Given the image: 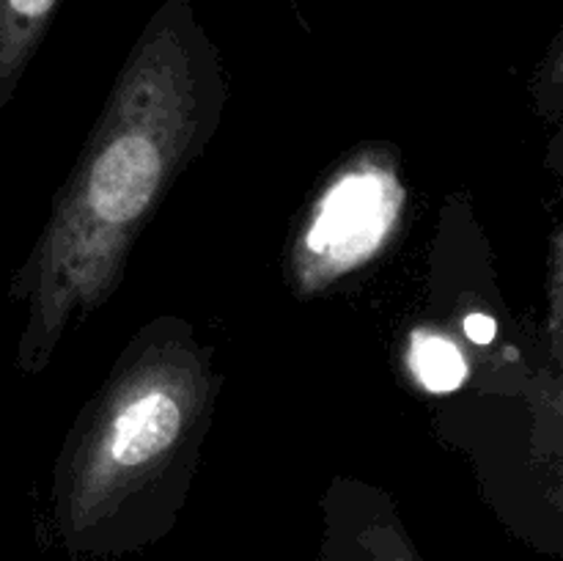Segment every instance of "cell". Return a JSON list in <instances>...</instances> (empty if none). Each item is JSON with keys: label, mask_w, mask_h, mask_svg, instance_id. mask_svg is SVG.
<instances>
[{"label": "cell", "mask_w": 563, "mask_h": 561, "mask_svg": "<svg viewBox=\"0 0 563 561\" xmlns=\"http://www.w3.org/2000/svg\"><path fill=\"white\" fill-rule=\"evenodd\" d=\"M209 69L212 47L190 3L168 0L137 38L33 253L22 369L38 372L71 317L110 295L132 237L190 152Z\"/></svg>", "instance_id": "cell-1"}, {"label": "cell", "mask_w": 563, "mask_h": 561, "mask_svg": "<svg viewBox=\"0 0 563 561\" xmlns=\"http://www.w3.org/2000/svg\"><path fill=\"white\" fill-rule=\"evenodd\" d=\"M207 399V377L179 344L143 352L115 377L58 484V526L69 542L108 526L179 451Z\"/></svg>", "instance_id": "cell-2"}, {"label": "cell", "mask_w": 563, "mask_h": 561, "mask_svg": "<svg viewBox=\"0 0 563 561\" xmlns=\"http://www.w3.org/2000/svg\"><path fill=\"white\" fill-rule=\"evenodd\" d=\"M405 207L394 168L379 157H361L341 170L300 231L291 256L300 289H319L377 256Z\"/></svg>", "instance_id": "cell-3"}, {"label": "cell", "mask_w": 563, "mask_h": 561, "mask_svg": "<svg viewBox=\"0 0 563 561\" xmlns=\"http://www.w3.org/2000/svg\"><path fill=\"white\" fill-rule=\"evenodd\" d=\"M60 0H0V105L42 44Z\"/></svg>", "instance_id": "cell-4"}, {"label": "cell", "mask_w": 563, "mask_h": 561, "mask_svg": "<svg viewBox=\"0 0 563 561\" xmlns=\"http://www.w3.org/2000/svg\"><path fill=\"white\" fill-rule=\"evenodd\" d=\"M410 366L418 383L432 394H449V391L460 388L467 374L465 355L449 339L427 333V330H418L412 336Z\"/></svg>", "instance_id": "cell-5"}, {"label": "cell", "mask_w": 563, "mask_h": 561, "mask_svg": "<svg viewBox=\"0 0 563 561\" xmlns=\"http://www.w3.org/2000/svg\"><path fill=\"white\" fill-rule=\"evenodd\" d=\"M328 561H423L394 520H372L341 537Z\"/></svg>", "instance_id": "cell-6"}, {"label": "cell", "mask_w": 563, "mask_h": 561, "mask_svg": "<svg viewBox=\"0 0 563 561\" xmlns=\"http://www.w3.org/2000/svg\"><path fill=\"white\" fill-rule=\"evenodd\" d=\"M553 328L559 336V346L563 350V237L559 240V256H555L553 273Z\"/></svg>", "instance_id": "cell-7"}, {"label": "cell", "mask_w": 563, "mask_h": 561, "mask_svg": "<svg viewBox=\"0 0 563 561\" xmlns=\"http://www.w3.org/2000/svg\"><path fill=\"white\" fill-rule=\"evenodd\" d=\"M465 333L476 344H489L495 339V319L487 317V314H471L465 319Z\"/></svg>", "instance_id": "cell-8"}, {"label": "cell", "mask_w": 563, "mask_h": 561, "mask_svg": "<svg viewBox=\"0 0 563 561\" xmlns=\"http://www.w3.org/2000/svg\"><path fill=\"white\" fill-rule=\"evenodd\" d=\"M548 77H550V82H559V86H563V31H561L559 42H555L553 53H550Z\"/></svg>", "instance_id": "cell-9"}]
</instances>
